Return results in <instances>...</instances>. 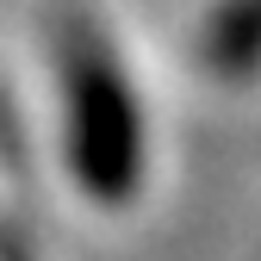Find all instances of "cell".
Wrapping results in <instances>:
<instances>
[{
  "instance_id": "obj_1",
  "label": "cell",
  "mask_w": 261,
  "mask_h": 261,
  "mask_svg": "<svg viewBox=\"0 0 261 261\" xmlns=\"http://www.w3.org/2000/svg\"><path fill=\"white\" fill-rule=\"evenodd\" d=\"M75 168L93 193H124L137 180L143 162V130H137V106L130 87L118 81V69L100 50L75 56Z\"/></svg>"
}]
</instances>
